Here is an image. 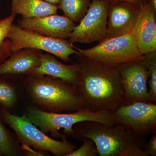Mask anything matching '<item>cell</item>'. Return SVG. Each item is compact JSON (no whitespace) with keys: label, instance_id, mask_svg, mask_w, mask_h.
<instances>
[{"label":"cell","instance_id":"277c9868","mask_svg":"<svg viewBox=\"0 0 156 156\" xmlns=\"http://www.w3.org/2000/svg\"><path fill=\"white\" fill-rule=\"evenodd\" d=\"M25 115L30 122L44 133L50 132L55 137L62 138L63 135L58 130L63 128L64 134L72 135L74 126L84 121H95L107 126H114L109 111L95 112L85 109L70 113H58L32 107L29 109Z\"/></svg>","mask_w":156,"mask_h":156},{"label":"cell","instance_id":"603a6c76","mask_svg":"<svg viewBox=\"0 0 156 156\" xmlns=\"http://www.w3.org/2000/svg\"><path fill=\"white\" fill-rule=\"evenodd\" d=\"M144 147L148 156H156V131L151 134L150 140L145 142Z\"/></svg>","mask_w":156,"mask_h":156},{"label":"cell","instance_id":"7c38bea8","mask_svg":"<svg viewBox=\"0 0 156 156\" xmlns=\"http://www.w3.org/2000/svg\"><path fill=\"white\" fill-rule=\"evenodd\" d=\"M141 6L128 2H109L107 37L132 33Z\"/></svg>","mask_w":156,"mask_h":156},{"label":"cell","instance_id":"3957f363","mask_svg":"<svg viewBox=\"0 0 156 156\" xmlns=\"http://www.w3.org/2000/svg\"><path fill=\"white\" fill-rule=\"evenodd\" d=\"M33 76L31 92L39 104L53 112L85 109L83 101L77 86L51 76Z\"/></svg>","mask_w":156,"mask_h":156},{"label":"cell","instance_id":"52a82bcc","mask_svg":"<svg viewBox=\"0 0 156 156\" xmlns=\"http://www.w3.org/2000/svg\"><path fill=\"white\" fill-rule=\"evenodd\" d=\"M0 113L4 122L16 132L20 140L26 146L48 151L56 156H66L76 147L66 139L65 135L61 141L50 138L30 122L26 115L17 116L4 109L1 110Z\"/></svg>","mask_w":156,"mask_h":156},{"label":"cell","instance_id":"ffe728a7","mask_svg":"<svg viewBox=\"0 0 156 156\" xmlns=\"http://www.w3.org/2000/svg\"><path fill=\"white\" fill-rule=\"evenodd\" d=\"M16 99L14 89L8 83L0 80V105L5 108L13 106Z\"/></svg>","mask_w":156,"mask_h":156},{"label":"cell","instance_id":"ba28073f","mask_svg":"<svg viewBox=\"0 0 156 156\" xmlns=\"http://www.w3.org/2000/svg\"><path fill=\"white\" fill-rule=\"evenodd\" d=\"M7 40L11 53L24 49L43 50L66 62L71 61L69 58L71 55L79 54L69 40L44 36L21 28L13 23Z\"/></svg>","mask_w":156,"mask_h":156},{"label":"cell","instance_id":"9a60e30c","mask_svg":"<svg viewBox=\"0 0 156 156\" xmlns=\"http://www.w3.org/2000/svg\"><path fill=\"white\" fill-rule=\"evenodd\" d=\"M40 50L24 49L11 53L8 59L0 63V76L31 75L40 64Z\"/></svg>","mask_w":156,"mask_h":156},{"label":"cell","instance_id":"d6986e66","mask_svg":"<svg viewBox=\"0 0 156 156\" xmlns=\"http://www.w3.org/2000/svg\"><path fill=\"white\" fill-rule=\"evenodd\" d=\"M16 16L11 13L8 17L0 19V53L9 48L7 37Z\"/></svg>","mask_w":156,"mask_h":156},{"label":"cell","instance_id":"6da1fadb","mask_svg":"<svg viewBox=\"0 0 156 156\" xmlns=\"http://www.w3.org/2000/svg\"><path fill=\"white\" fill-rule=\"evenodd\" d=\"M77 87L85 109L110 111L125 101V91L115 66H108L77 55Z\"/></svg>","mask_w":156,"mask_h":156},{"label":"cell","instance_id":"4316f807","mask_svg":"<svg viewBox=\"0 0 156 156\" xmlns=\"http://www.w3.org/2000/svg\"><path fill=\"white\" fill-rule=\"evenodd\" d=\"M150 2L151 4L154 9L156 10V0H150Z\"/></svg>","mask_w":156,"mask_h":156},{"label":"cell","instance_id":"44dd1931","mask_svg":"<svg viewBox=\"0 0 156 156\" xmlns=\"http://www.w3.org/2000/svg\"><path fill=\"white\" fill-rule=\"evenodd\" d=\"M14 151L11 137L0 120V154L12 156L15 154Z\"/></svg>","mask_w":156,"mask_h":156},{"label":"cell","instance_id":"9c48e42d","mask_svg":"<svg viewBox=\"0 0 156 156\" xmlns=\"http://www.w3.org/2000/svg\"><path fill=\"white\" fill-rule=\"evenodd\" d=\"M109 4L108 0L92 1L86 15L71 34L69 42L90 44L106 38Z\"/></svg>","mask_w":156,"mask_h":156},{"label":"cell","instance_id":"5b68a950","mask_svg":"<svg viewBox=\"0 0 156 156\" xmlns=\"http://www.w3.org/2000/svg\"><path fill=\"white\" fill-rule=\"evenodd\" d=\"M114 126L129 134L144 137L156 131V104L124 101L109 111Z\"/></svg>","mask_w":156,"mask_h":156},{"label":"cell","instance_id":"ac0fdd59","mask_svg":"<svg viewBox=\"0 0 156 156\" xmlns=\"http://www.w3.org/2000/svg\"><path fill=\"white\" fill-rule=\"evenodd\" d=\"M143 59L149 75V92L152 102H156V51L146 53Z\"/></svg>","mask_w":156,"mask_h":156},{"label":"cell","instance_id":"5bb4252c","mask_svg":"<svg viewBox=\"0 0 156 156\" xmlns=\"http://www.w3.org/2000/svg\"><path fill=\"white\" fill-rule=\"evenodd\" d=\"M78 70V63L64 64L58 61L53 55L41 53L40 64L34 70L31 75L49 76L77 86L79 82Z\"/></svg>","mask_w":156,"mask_h":156},{"label":"cell","instance_id":"2e32d148","mask_svg":"<svg viewBox=\"0 0 156 156\" xmlns=\"http://www.w3.org/2000/svg\"><path fill=\"white\" fill-rule=\"evenodd\" d=\"M57 5L43 0H11L12 14H20L23 18L44 17L56 14Z\"/></svg>","mask_w":156,"mask_h":156},{"label":"cell","instance_id":"8992f818","mask_svg":"<svg viewBox=\"0 0 156 156\" xmlns=\"http://www.w3.org/2000/svg\"><path fill=\"white\" fill-rule=\"evenodd\" d=\"M74 48L78 51L77 55L112 67L144 57L132 34L105 38L98 44L89 49L74 46Z\"/></svg>","mask_w":156,"mask_h":156},{"label":"cell","instance_id":"e0dca14e","mask_svg":"<svg viewBox=\"0 0 156 156\" xmlns=\"http://www.w3.org/2000/svg\"><path fill=\"white\" fill-rule=\"evenodd\" d=\"M92 2L90 0H60L57 6L65 16L80 23L86 15Z\"/></svg>","mask_w":156,"mask_h":156},{"label":"cell","instance_id":"cb8c5ba5","mask_svg":"<svg viewBox=\"0 0 156 156\" xmlns=\"http://www.w3.org/2000/svg\"><path fill=\"white\" fill-rule=\"evenodd\" d=\"M111 2H125L132 3L138 5H143L146 3L149 2L150 0H108Z\"/></svg>","mask_w":156,"mask_h":156},{"label":"cell","instance_id":"8fae6325","mask_svg":"<svg viewBox=\"0 0 156 156\" xmlns=\"http://www.w3.org/2000/svg\"><path fill=\"white\" fill-rule=\"evenodd\" d=\"M17 26L44 36L67 40L76 24L66 16L56 14L42 17H22Z\"/></svg>","mask_w":156,"mask_h":156},{"label":"cell","instance_id":"d4e9b609","mask_svg":"<svg viewBox=\"0 0 156 156\" xmlns=\"http://www.w3.org/2000/svg\"><path fill=\"white\" fill-rule=\"evenodd\" d=\"M11 53L9 48H7L6 50L0 53V63L3 62L4 60L7 59V58L11 55Z\"/></svg>","mask_w":156,"mask_h":156},{"label":"cell","instance_id":"4fadbf2b","mask_svg":"<svg viewBox=\"0 0 156 156\" xmlns=\"http://www.w3.org/2000/svg\"><path fill=\"white\" fill-rule=\"evenodd\" d=\"M156 10L150 2L141 6L135 27L132 32L140 52L146 53L156 51Z\"/></svg>","mask_w":156,"mask_h":156},{"label":"cell","instance_id":"484cf974","mask_svg":"<svg viewBox=\"0 0 156 156\" xmlns=\"http://www.w3.org/2000/svg\"><path fill=\"white\" fill-rule=\"evenodd\" d=\"M43 1L47 2L50 3V4L57 5L58 3H59L60 0H43Z\"/></svg>","mask_w":156,"mask_h":156},{"label":"cell","instance_id":"83f0119b","mask_svg":"<svg viewBox=\"0 0 156 156\" xmlns=\"http://www.w3.org/2000/svg\"><path fill=\"white\" fill-rule=\"evenodd\" d=\"M92 1H98V0H92Z\"/></svg>","mask_w":156,"mask_h":156},{"label":"cell","instance_id":"7402d4cb","mask_svg":"<svg viewBox=\"0 0 156 156\" xmlns=\"http://www.w3.org/2000/svg\"><path fill=\"white\" fill-rule=\"evenodd\" d=\"M83 144L80 147L73 150L66 156H98L99 155L94 141L90 138L82 140Z\"/></svg>","mask_w":156,"mask_h":156},{"label":"cell","instance_id":"7a4b0ae2","mask_svg":"<svg viewBox=\"0 0 156 156\" xmlns=\"http://www.w3.org/2000/svg\"><path fill=\"white\" fill-rule=\"evenodd\" d=\"M72 136L79 140L94 141L100 156H148L143 148L144 137L129 134L117 126L95 121H84L73 127Z\"/></svg>","mask_w":156,"mask_h":156},{"label":"cell","instance_id":"30bf717a","mask_svg":"<svg viewBox=\"0 0 156 156\" xmlns=\"http://www.w3.org/2000/svg\"><path fill=\"white\" fill-rule=\"evenodd\" d=\"M115 67L122 79L125 101L152 102L147 87L148 72L143 58Z\"/></svg>","mask_w":156,"mask_h":156}]
</instances>
